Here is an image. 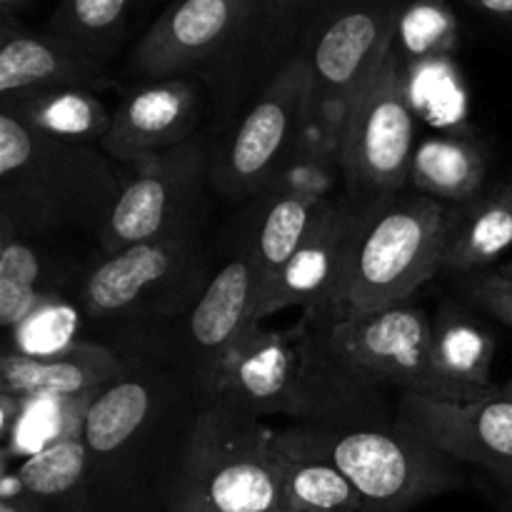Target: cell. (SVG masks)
Masks as SVG:
<instances>
[{"label":"cell","instance_id":"20","mask_svg":"<svg viewBox=\"0 0 512 512\" xmlns=\"http://www.w3.org/2000/svg\"><path fill=\"white\" fill-rule=\"evenodd\" d=\"M48 238L0 220V325L10 333L60 300V288L70 280Z\"/></svg>","mask_w":512,"mask_h":512},{"label":"cell","instance_id":"10","mask_svg":"<svg viewBox=\"0 0 512 512\" xmlns=\"http://www.w3.org/2000/svg\"><path fill=\"white\" fill-rule=\"evenodd\" d=\"M260 298L263 283L245 235L230 258L210 273L198 300L175 320L168 340L150 355L175 365L200 390L205 403H213L225 365L240 343L260 328Z\"/></svg>","mask_w":512,"mask_h":512},{"label":"cell","instance_id":"25","mask_svg":"<svg viewBox=\"0 0 512 512\" xmlns=\"http://www.w3.org/2000/svg\"><path fill=\"white\" fill-rule=\"evenodd\" d=\"M512 248V205L505 188L498 193L453 205L448 245H445V270L453 273H483Z\"/></svg>","mask_w":512,"mask_h":512},{"label":"cell","instance_id":"22","mask_svg":"<svg viewBox=\"0 0 512 512\" xmlns=\"http://www.w3.org/2000/svg\"><path fill=\"white\" fill-rule=\"evenodd\" d=\"M65 85L98 90L110 78L103 65L85 60L45 30L28 33L18 23H0V98Z\"/></svg>","mask_w":512,"mask_h":512},{"label":"cell","instance_id":"23","mask_svg":"<svg viewBox=\"0 0 512 512\" xmlns=\"http://www.w3.org/2000/svg\"><path fill=\"white\" fill-rule=\"evenodd\" d=\"M0 113L35 133L88 145L103 143L113 120V113L105 108L98 93L80 85L5 95L0 98Z\"/></svg>","mask_w":512,"mask_h":512},{"label":"cell","instance_id":"29","mask_svg":"<svg viewBox=\"0 0 512 512\" xmlns=\"http://www.w3.org/2000/svg\"><path fill=\"white\" fill-rule=\"evenodd\" d=\"M275 448L288 495V512H365L360 495L333 463L280 443L278 433Z\"/></svg>","mask_w":512,"mask_h":512},{"label":"cell","instance_id":"16","mask_svg":"<svg viewBox=\"0 0 512 512\" xmlns=\"http://www.w3.org/2000/svg\"><path fill=\"white\" fill-rule=\"evenodd\" d=\"M248 8L250 0H175L133 48L130 73L143 80L205 73L240 33Z\"/></svg>","mask_w":512,"mask_h":512},{"label":"cell","instance_id":"19","mask_svg":"<svg viewBox=\"0 0 512 512\" xmlns=\"http://www.w3.org/2000/svg\"><path fill=\"white\" fill-rule=\"evenodd\" d=\"M133 353L100 340H75L53 353L30 355L8 348L0 360V393L20 400H88L105 385L128 373Z\"/></svg>","mask_w":512,"mask_h":512},{"label":"cell","instance_id":"15","mask_svg":"<svg viewBox=\"0 0 512 512\" xmlns=\"http://www.w3.org/2000/svg\"><path fill=\"white\" fill-rule=\"evenodd\" d=\"M395 425L460 465L485 470L512 493V398L440 400L400 395Z\"/></svg>","mask_w":512,"mask_h":512},{"label":"cell","instance_id":"13","mask_svg":"<svg viewBox=\"0 0 512 512\" xmlns=\"http://www.w3.org/2000/svg\"><path fill=\"white\" fill-rule=\"evenodd\" d=\"M210 150L200 135L133 168L103 233V255L163 238L198 223L203 185L210 180Z\"/></svg>","mask_w":512,"mask_h":512},{"label":"cell","instance_id":"28","mask_svg":"<svg viewBox=\"0 0 512 512\" xmlns=\"http://www.w3.org/2000/svg\"><path fill=\"white\" fill-rule=\"evenodd\" d=\"M133 5L135 0H60L45 33L105 68L128 33Z\"/></svg>","mask_w":512,"mask_h":512},{"label":"cell","instance_id":"14","mask_svg":"<svg viewBox=\"0 0 512 512\" xmlns=\"http://www.w3.org/2000/svg\"><path fill=\"white\" fill-rule=\"evenodd\" d=\"M335 0H250L240 33L203 73L218 108L248 105L313 35Z\"/></svg>","mask_w":512,"mask_h":512},{"label":"cell","instance_id":"8","mask_svg":"<svg viewBox=\"0 0 512 512\" xmlns=\"http://www.w3.org/2000/svg\"><path fill=\"white\" fill-rule=\"evenodd\" d=\"M403 8V0H335L305 40L310 63L308 130L328 153H338L355 98L395 48Z\"/></svg>","mask_w":512,"mask_h":512},{"label":"cell","instance_id":"5","mask_svg":"<svg viewBox=\"0 0 512 512\" xmlns=\"http://www.w3.org/2000/svg\"><path fill=\"white\" fill-rule=\"evenodd\" d=\"M280 443L333 463L365 512H410L465 485L463 465L398 428L393 420L295 425L275 430Z\"/></svg>","mask_w":512,"mask_h":512},{"label":"cell","instance_id":"35","mask_svg":"<svg viewBox=\"0 0 512 512\" xmlns=\"http://www.w3.org/2000/svg\"><path fill=\"white\" fill-rule=\"evenodd\" d=\"M500 273H505V275H512V258L508 260V263H503V265H500Z\"/></svg>","mask_w":512,"mask_h":512},{"label":"cell","instance_id":"1","mask_svg":"<svg viewBox=\"0 0 512 512\" xmlns=\"http://www.w3.org/2000/svg\"><path fill=\"white\" fill-rule=\"evenodd\" d=\"M200 390L168 360L133 353L128 373L80 403L93 512H165L195 425Z\"/></svg>","mask_w":512,"mask_h":512},{"label":"cell","instance_id":"11","mask_svg":"<svg viewBox=\"0 0 512 512\" xmlns=\"http://www.w3.org/2000/svg\"><path fill=\"white\" fill-rule=\"evenodd\" d=\"M325 345L348 378L373 393L443 398L433 373V315L413 303L353 318L313 313Z\"/></svg>","mask_w":512,"mask_h":512},{"label":"cell","instance_id":"3","mask_svg":"<svg viewBox=\"0 0 512 512\" xmlns=\"http://www.w3.org/2000/svg\"><path fill=\"white\" fill-rule=\"evenodd\" d=\"M128 178L100 145L50 138L0 113V220L18 230L100 238Z\"/></svg>","mask_w":512,"mask_h":512},{"label":"cell","instance_id":"4","mask_svg":"<svg viewBox=\"0 0 512 512\" xmlns=\"http://www.w3.org/2000/svg\"><path fill=\"white\" fill-rule=\"evenodd\" d=\"M450 223L453 205L413 188L358 198L343 273L320 313L353 318L410 303L445 270Z\"/></svg>","mask_w":512,"mask_h":512},{"label":"cell","instance_id":"32","mask_svg":"<svg viewBox=\"0 0 512 512\" xmlns=\"http://www.w3.org/2000/svg\"><path fill=\"white\" fill-rule=\"evenodd\" d=\"M25 400H20L13 393H0V438L8 445L13 440V428L20 418Z\"/></svg>","mask_w":512,"mask_h":512},{"label":"cell","instance_id":"37","mask_svg":"<svg viewBox=\"0 0 512 512\" xmlns=\"http://www.w3.org/2000/svg\"><path fill=\"white\" fill-rule=\"evenodd\" d=\"M505 195H508V200H510V205H512V185H508V188H505Z\"/></svg>","mask_w":512,"mask_h":512},{"label":"cell","instance_id":"27","mask_svg":"<svg viewBox=\"0 0 512 512\" xmlns=\"http://www.w3.org/2000/svg\"><path fill=\"white\" fill-rule=\"evenodd\" d=\"M328 198L305 188H280L263 203L248 240L263 293L310 233Z\"/></svg>","mask_w":512,"mask_h":512},{"label":"cell","instance_id":"24","mask_svg":"<svg viewBox=\"0 0 512 512\" xmlns=\"http://www.w3.org/2000/svg\"><path fill=\"white\" fill-rule=\"evenodd\" d=\"M488 153L458 133L423 135L410 165V188L445 205H463L483 193Z\"/></svg>","mask_w":512,"mask_h":512},{"label":"cell","instance_id":"18","mask_svg":"<svg viewBox=\"0 0 512 512\" xmlns=\"http://www.w3.org/2000/svg\"><path fill=\"white\" fill-rule=\"evenodd\" d=\"M355 210H358L355 195L345 193L343 198H328L300 248L283 265V270L275 275V280L260 298V325L290 308H300L303 315H313L328 308L330 298L338 288L340 273H343Z\"/></svg>","mask_w":512,"mask_h":512},{"label":"cell","instance_id":"26","mask_svg":"<svg viewBox=\"0 0 512 512\" xmlns=\"http://www.w3.org/2000/svg\"><path fill=\"white\" fill-rule=\"evenodd\" d=\"M13 478L48 512H93L88 500V455L75 425L70 433L28 455Z\"/></svg>","mask_w":512,"mask_h":512},{"label":"cell","instance_id":"38","mask_svg":"<svg viewBox=\"0 0 512 512\" xmlns=\"http://www.w3.org/2000/svg\"><path fill=\"white\" fill-rule=\"evenodd\" d=\"M505 512H512V500H510V505H508V510H505Z\"/></svg>","mask_w":512,"mask_h":512},{"label":"cell","instance_id":"2","mask_svg":"<svg viewBox=\"0 0 512 512\" xmlns=\"http://www.w3.org/2000/svg\"><path fill=\"white\" fill-rule=\"evenodd\" d=\"M215 400L260 420L288 418L295 425L395 418L385 395L355 383L335 363L310 315L288 328H255L225 365Z\"/></svg>","mask_w":512,"mask_h":512},{"label":"cell","instance_id":"9","mask_svg":"<svg viewBox=\"0 0 512 512\" xmlns=\"http://www.w3.org/2000/svg\"><path fill=\"white\" fill-rule=\"evenodd\" d=\"M308 98L310 63L308 45H303L245 105V113L210 155V183L220 195L243 200L275 183L308 133Z\"/></svg>","mask_w":512,"mask_h":512},{"label":"cell","instance_id":"31","mask_svg":"<svg viewBox=\"0 0 512 512\" xmlns=\"http://www.w3.org/2000/svg\"><path fill=\"white\" fill-rule=\"evenodd\" d=\"M0 512H48L43 503L25 493L13 475L3 470V490H0Z\"/></svg>","mask_w":512,"mask_h":512},{"label":"cell","instance_id":"12","mask_svg":"<svg viewBox=\"0 0 512 512\" xmlns=\"http://www.w3.org/2000/svg\"><path fill=\"white\" fill-rule=\"evenodd\" d=\"M418 140L408 80L393 48L355 98L340 133L335 160L348 195L375 198L410 188Z\"/></svg>","mask_w":512,"mask_h":512},{"label":"cell","instance_id":"30","mask_svg":"<svg viewBox=\"0 0 512 512\" xmlns=\"http://www.w3.org/2000/svg\"><path fill=\"white\" fill-rule=\"evenodd\" d=\"M465 295L470 303L512 328V275L500 270L470 275L465 283Z\"/></svg>","mask_w":512,"mask_h":512},{"label":"cell","instance_id":"40","mask_svg":"<svg viewBox=\"0 0 512 512\" xmlns=\"http://www.w3.org/2000/svg\"><path fill=\"white\" fill-rule=\"evenodd\" d=\"M510 498H512V493H510Z\"/></svg>","mask_w":512,"mask_h":512},{"label":"cell","instance_id":"21","mask_svg":"<svg viewBox=\"0 0 512 512\" xmlns=\"http://www.w3.org/2000/svg\"><path fill=\"white\" fill-rule=\"evenodd\" d=\"M433 373L440 400H473L495 395V335L455 300H445L433 315Z\"/></svg>","mask_w":512,"mask_h":512},{"label":"cell","instance_id":"6","mask_svg":"<svg viewBox=\"0 0 512 512\" xmlns=\"http://www.w3.org/2000/svg\"><path fill=\"white\" fill-rule=\"evenodd\" d=\"M165 512H288L275 430L228 403L205 405Z\"/></svg>","mask_w":512,"mask_h":512},{"label":"cell","instance_id":"7","mask_svg":"<svg viewBox=\"0 0 512 512\" xmlns=\"http://www.w3.org/2000/svg\"><path fill=\"white\" fill-rule=\"evenodd\" d=\"M208 258L198 223L163 238L100 255L85 273L78 308L105 328H133L148 320H175L208 283Z\"/></svg>","mask_w":512,"mask_h":512},{"label":"cell","instance_id":"34","mask_svg":"<svg viewBox=\"0 0 512 512\" xmlns=\"http://www.w3.org/2000/svg\"><path fill=\"white\" fill-rule=\"evenodd\" d=\"M30 0H0V15H3V23H18L20 10L28 8Z\"/></svg>","mask_w":512,"mask_h":512},{"label":"cell","instance_id":"39","mask_svg":"<svg viewBox=\"0 0 512 512\" xmlns=\"http://www.w3.org/2000/svg\"><path fill=\"white\" fill-rule=\"evenodd\" d=\"M140 3V0H135V5H138Z\"/></svg>","mask_w":512,"mask_h":512},{"label":"cell","instance_id":"36","mask_svg":"<svg viewBox=\"0 0 512 512\" xmlns=\"http://www.w3.org/2000/svg\"><path fill=\"white\" fill-rule=\"evenodd\" d=\"M500 390H503V393L508 395V398H512V378L508 380V385H505V388H500Z\"/></svg>","mask_w":512,"mask_h":512},{"label":"cell","instance_id":"17","mask_svg":"<svg viewBox=\"0 0 512 512\" xmlns=\"http://www.w3.org/2000/svg\"><path fill=\"white\" fill-rule=\"evenodd\" d=\"M205 98L190 78L145 80L115 108L100 148L118 163L138 168L145 160L195 138Z\"/></svg>","mask_w":512,"mask_h":512},{"label":"cell","instance_id":"33","mask_svg":"<svg viewBox=\"0 0 512 512\" xmlns=\"http://www.w3.org/2000/svg\"><path fill=\"white\" fill-rule=\"evenodd\" d=\"M473 8L483 10L488 15H498V18H512V0H468Z\"/></svg>","mask_w":512,"mask_h":512}]
</instances>
